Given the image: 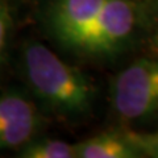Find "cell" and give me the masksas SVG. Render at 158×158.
I'll return each instance as SVG.
<instances>
[{
	"instance_id": "obj_8",
	"label": "cell",
	"mask_w": 158,
	"mask_h": 158,
	"mask_svg": "<svg viewBox=\"0 0 158 158\" xmlns=\"http://www.w3.org/2000/svg\"><path fill=\"white\" fill-rule=\"evenodd\" d=\"M141 156L158 158V131L154 133H129Z\"/></svg>"
},
{
	"instance_id": "obj_5",
	"label": "cell",
	"mask_w": 158,
	"mask_h": 158,
	"mask_svg": "<svg viewBox=\"0 0 158 158\" xmlns=\"http://www.w3.org/2000/svg\"><path fill=\"white\" fill-rule=\"evenodd\" d=\"M40 125L37 108L27 96L17 92L0 96V150L25 145L37 135Z\"/></svg>"
},
{
	"instance_id": "obj_10",
	"label": "cell",
	"mask_w": 158,
	"mask_h": 158,
	"mask_svg": "<svg viewBox=\"0 0 158 158\" xmlns=\"http://www.w3.org/2000/svg\"><path fill=\"white\" fill-rule=\"evenodd\" d=\"M157 38H158V24H157Z\"/></svg>"
},
{
	"instance_id": "obj_1",
	"label": "cell",
	"mask_w": 158,
	"mask_h": 158,
	"mask_svg": "<svg viewBox=\"0 0 158 158\" xmlns=\"http://www.w3.org/2000/svg\"><path fill=\"white\" fill-rule=\"evenodd\" d=\"M23 69L34 95L53 112L79 117L91 110L94 87L87 77L44 44L33 41L25 45Z\"/></svg>"
},
{
	"instance_id": "obj_4",
	"label": "cell",
	"mask_w": 158,
	"mask_h": 158,
	"mask_svg": "<svg viewBox=\"0 0 158 158\" xmlns=\"http://www.w3.org/2000/svg\"><path fill=\"white\" fill-rule=\"evenodd\" d=\"M106 0H52L46 21L52 36L63 48L75 52Z\"/></svg>"
},
{
	"instance_id": "obj_6",
	"label": "cell",
	"mask_w": 158,
	"mask_h": 158,
	"mask_svg": "<svg viewBox=\"0 0 158 158\" xmlns=\"http://www.w3.org/2000/svg\"><path fill=\"white\" fill-rule=\"evenodd\" d=\"M141 153L129 133L106 132L77 144V158H136Z\"/></svg>"
},
{
	"instance_id": "obj_9",
	"label": "cell",
	"mask_w": 158,
	"mask_h": 158,
	"mask_svg": "<svg viewBox=\"0 0 158 158\" xmlns=\"http://www.w3.org/2000/svg\"><path fill=\"white\" fill-rule=\"evenodd\" d=\"M11 25H12L11 12H9L7 4L0 2V61H2L3 53L6 50V45H7V40H8Z\"/></svg>"
},
{
	"instance_id": "obj_3",
	"label": "cell",
	"mask_w": 158,
	"mask_h": 158,
	"mask_svg": "<svg viewBox=\"0 0 158 158\" xmlns=\"http://www.w3.org/2000/svg\"><path fill=\"white\" fill-rule=\"evenodd\" d=\"M137 20L135 0H106L75 53L104 57L120 52L132 38Z\"/></svg>"
},
{
	"instance_id": "obj_2",
	"label": "cell",
	"mask_w": 158,
	"mask_h": 158,
	"mask_svg": "<svg viewBox=\"0 0 158 158\" xmlns=\"http://www.w3.org/2000/svg\"><path fill=\"white\" fill-rule=\"evenodd\" d=\"M113 110L127 121H141L158 113V58H141L113 79Z\"/></svg>"
},
{
	"instance_id": "obj_7",
	"label": "cell",
	"mask_w": 158,
	"mask_h": 158,
	"mask_svg": "<svg viewBox=\"0 0 158 158\" xmlns=\"http://www.w3.org/2000/svg\"><path fill=\"white\" fill-rule=\"evenodd\" d=\"M20 157L24 158H77V144L57 138H40L23 145Z\"/></svg>"
}]
</instances>
